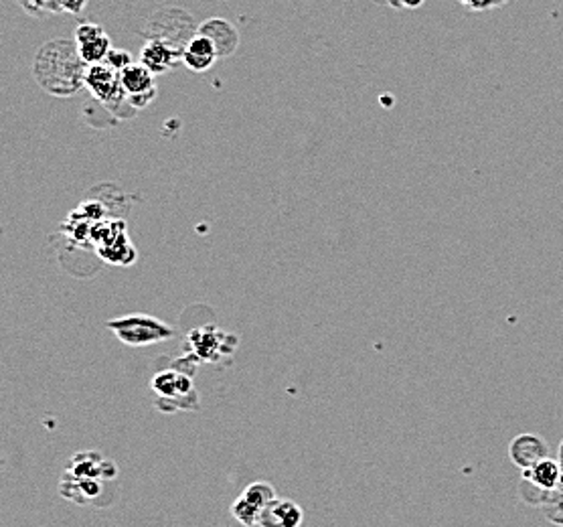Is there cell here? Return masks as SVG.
Instances as JSON below:
<instances>
[{
    "label": "cell",
    "mask_w": 563,
    "mask_h": 527,
    "mask_svg": "<svg viewBox=\"0 0 563 527\" xmlns=\"http://www.w3.org/2000/svg\"><path fill=\"white\" fill-rule=\"evenodd\" d=\"M59 493L75 505H92V508H108L114 503V483L106 481H78L61 475Z\"/></svg>",
    "instance_id": "8"
},
{
    "label": "cell",
    "mask_w": 563,
    "mask_h": 527,
    "mask_svg": "<svg viewBox=\"0 0 563 527\" xmlns=\"http://www.w3.org/2000/svg\"><path fill=\"white\" fill-rule=\"evenodd\" d=\"M122 89L128 98V106L132 110H142L156 98V81L155 73L141 61H134L126 69L120 72Z\"/></svg>",
    "instance_id": "9"
},
{
    "label": "cell",
    "mask_w": 563,
    "mask_h": 527,
    "mask_svg": "<svg viewBox=\"0 0 563 527\" xmlns=\"http://www.w3.org/2000/svg\"><path fill=\"white\" fill-rule=\"evenodd\" d=\"M509 456L515 467L529 470L535 464L549 459L547 442L537 434H521L509 447Z\"/></svg>",
    "instance_id": "12"
},
{
    "label": "cell",
    "mask_w": 563,
    "mask_h": 527,
    "mask_svg": "<svg viewBox=\"0 0 563 527\" xmlns=\"http://www.w3.org/2000/svg\"><path fill=\"white\" fill-rule=\"evenodd\" d=\"M86 88L92 94V98L102 103L103 108L114 110L126 103L128 98L122 89L120 72L110 67L106 61L97 65H89L86 72Z\"/></svg>",
    "instance_id": "5"
},
{
    "label": "cell",
    "mask_w": 563,
    "mask_h": 527,
    "mask_svg": "<svg viewBox=\"0 0 563 527\" xmlns=\"http://www.w3.org/2000/svg\"><path fill=\"white\" fill-rule=\"evenodd\" d=\"M189 345L193 355H197L201 362L215 363L232 355L238 347V337L217 329L215 325H205L189 332Z\"/></svg>",
    "instance_id": "4"
},
{
    "label": "cell",
    "mask_w": 563,
    "mask_h": 527,
    "mask_svg": "<svg viewBox=\"0 0 563 527\" xmlns=\"http://www.w3.org/2000/svg\"><path fill=\"white\" fill-rule=\"evenodd\" d=\"M217 59L219 55H217V50H215L213 41L209 37H205V34H201L199 31L193 34L183 51V64L194 73L211 69Z\"/></svg>",
    "instance_id": "15"
},
{
    "label": "cell",
    "mask_w": 563,
    "mask_h": 527,
    "mask_svg": "<svg viewBox=\"0 0 563 527\" xmlns=\"http://www.w3.org/2000/svg\"><path fill=\"white\" fill-rule=\"evenodd\" d=\"M138 61L148 67L155 75H161L171 72L179 61H183V50H179V47L166 43V41L161 39H148L142 45L141 59Z\"/></svg>",
    "instance_id": "11"
},
{
    "label": "cell",
    "mask_w": 563,
    "mask_h": 527,
    "mask_svg": "<svg viewBox=\"0 0 563 527\" xmlns=\"http://www.w3.org/2000/svg\"><path fill=\"white\" fill-rule=\"evenodd\" d=\"M464 6H468L470 11H491L505 6L509 0H460Z\"/></svg>",
    "instance_id": "19"
},
{
    "label": "cell",
    "mask_w": 563,
    "mask_h": 527,
    "mask_svg": "<svg viewBox=\"0 0 563 527\" xmlns=\"http://www.w3.org/2000/svg\"><path fill=\"white\" fill-rule=\"evenodd\" d=\"M523 478L544 491H555L561 485V464L558 459L541 461L533 469L523 470Z\"/></svg>",
    "instance_id": "16"
},
{
    "label": "cell",
    "mask_w": 563,
    "mask_h": 527,
    "mask_svg": "<svg viewBox=\"0 0 563 527\" xmlns=\"http://www.w3.org/2000/svg\"><path fill=\"white\" fill-rule=\"evenodd\" d=\"M387 3L395 6V9H415V6H420L423 0H387Z\"/></svg>",
    "instance_id": "21"
},
{
    "label": "cell",
    "mask_w": 563,
    "mask_h": 527,
    "mask_svg": "<svg viewBox=\"0 0 563 527\" xmlns=\"http://www.w3.org/2000/svg\"><path fill=\"white\" fill-rule=\"evenodd\" d=\"M31 69L34 81L57 98H69L86 88L87 65L72 39H53L41 45Z\"/></svg>",
    "instance_id": "1"
},
{
    "label": "cell",
    "mask_w": 563,
    "mask_h": 527,
    "mask_svg": "<svg viewBox=\"0 0 563 527\" xmlns=\"http://www.w3.org/2000/svg\"><path fill=\"white\" fill-rule=\"evenodd\" d=\"M559 461H563V442H561V447H559Z\"/></svg>",
    "instance_id": "22"
},
{
    "label": "cell",
    "mask_w": 563,
    "mask_h": 527,
    "mask_svg": "<svg viewBox=\"0 0 563 527\" xmlns=\"http://www.w3.org/2000/svg\"><path fill=\"white\" fill-rule=\"evenodd\" d=\"M106 327L114 332L118 341L128 347L156 345L175 337V329L171 325H166L161 318L142 313L116 317L106 323Z\"/></svg>",
    "instance_id": "3"
},
{
    "label": "cell",
    "mask_w": 563,
    "mask_h": 527,
    "mask_svg": "<svg viewBox=\"0 0 563 527\" xmlns=\"http://www.w3.org/2000/svg\"><path fill=\"white\" fill-rule=\"evenodd\" d=\"M304 523V509L292 499H274L262 511L260 527H301Z\"/></svg>",
    "instance_id": "14"
},
{
    "label": "cell",
    "mask_w": 563,
    "mask_h": 527,
    "mask_svg": "<svg viewBox=\"0 0 563 527\" xmlns=\"http://www.w3.org/2000/svg\"><path fill=\"white\" fill-rule=\"evenodd\" d=\"M73 41L80 51V57L87 67L103 64V61L108 59L110 51L114 50L108 33L95 23H81L78 29H75Z\"/></svg>",
    "instance_id": "10"
},
{
    "label": "cell",
    "mask_w": 563,
    "mask_h": 527,
    "mask_svg": "<svg viewBox=\"0 0 563 527\" xmlns=\"http://www.w3.org/2000/svg\"><path fill=\"white\" fill-rule=\"evenodd\" d=\"M150 390L156 393L155 406L166 414L180 410L193 412L199 408V392L193 384V378L175 367L158 371L150 381Z\"/></svg>",
    "instance_id": "2"
},
{
    "label": "cell",
    "mask_w": 563,
    "mask_h": 527,
    "mask_svg": "<svg viewBox=\"0 0 563 527\" xmlns=\"http://www.w3.org/2000/svg\"><path fill=\"white\" fill-rule=\"evenodd\" d=\"M19 4L23 6L27 15H33V17H45V15L61 12L57 0H19Z\"/></svg>",
    "instance_id": "17"
},
{
    "label": "cell",
    "mask_w": 563,
    "mask_h": 527,
    "mask_svg": "<svg viewBox=\"0 0 563 527\" xmlns=\"http://www.w3.org/2000/svg\"><path fill=\"white\" fill-rule=\"evenodd\" d=\"M61 12H69V15H80L87 6V0H57Z\"/></svg>",
    "instance_id": "20"
},
{
    "label": "cell",
    "mask_w": 563,
    "mask_h": 527,
    "mask_svg": "<svg viewBox=\"0 0 563 527\" xmlns=\"http://www.w3.org/2000/svg\"><path fill=\"white\" fill-rule=\"evenodd\" d=\"M64 477L78 478V481H106L116 483L118 464L110 461L97 450H80L67 461Z\"/></svg>",
    "instance_id": "7"
},
{
    "label": "cell",
    "mask_w": 563,
    "mask_h": 527,
    "mask_svg": "<svg viewBox=\"0 0 563 527\" xmlns=\"http://www.w3.org/2000/svg\"><path fill=\"white\" fill-rule=\"evenodd\" d=\"M278 499L276 489L268 481H254L249 483L241 495L232 503V516L238 519L243 527H255L260 523L262 511L270 503Z\"/></svg>",
    "instance_id": "6"
},
{
    "label": "cell",
    "mask_w": 563,
    "mask_h": 527,
    "mask_svg": "<svg viewBox=\"0 0 563 527\" xmlns=\"http://www.w3.org/2000/svg\"><path fill=\"white\" fill-rule=\"evenodd\" d=\"M106 64H108L110 67H114L116 72H122V69H126L130 64H134V61H132V55H130L128 51L112 50V51H110V55H108Z\"/></svg>",
    "instance_id": "18"
},
{
    "label": "cell",
    "mask_w": 563,
    "mask_h": 527,
    "mask_svg": "<svg viewBox=\"0 0 563 527\" xmlns=\"http://www.w3.org/2000/svg\"><path fill=\"white\" fill-rule=\"evenodd\" d=\"M199 33L213 41L219 57H229L240 47V33L225 19H207L199 25Z\"/></svg>",
    "instance_id": "13"
}]
</instances>
